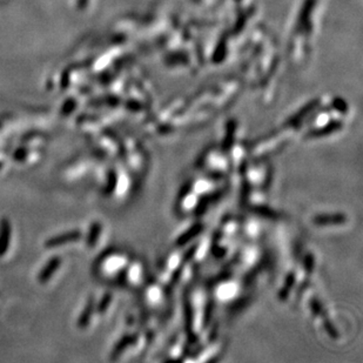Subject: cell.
<instances>
[{
	"label": "cell",
	"instance_id": "obj_4",
	"mask_svg": "<svg viewBox=\"0 0 363 363\" xmlns=\"http://www.w3.org/2000/svg\"><path fill=\"white\" fill-rule=\"evenodd\" d=\"M343 220V216H318L315 218V224L326 225V224H338L339 221Z\"/></svg>",
	"mask_w": 363,
	"mask_h": 363
},
{
	"label": "cell",
	"instance_id": "obj_2",
	"mask_svg": "<svg viewBox=\"0 0 363 363\" xmlns=\"http://www.w3.org/2000/svg\"><path fill=\"white\" fill-rule=\"evenodd\" d=\"M10 225L8 221H2L0 226V255L4 254L5 250H7L8 240H10Z\"/></svg>",
	"mask_w": 363,
	"mask_h": 363
},
{
	"label": "cell",
	"instance_id": "obj_1",
	"mask_svg": "<svg viewBox=\"0 0 363 363\" xmlns=\"http://www.w3.org/2000/svg\"><path fill=\"white\" fill-rule=\"evenodd\" d=\"M80 233L78 232H72L68 234H64V235H59L57 238L51 239L46 244L47 247H53V246H60L64 244H67V242H72L73 240H78L80 238Z\"/></svg>",
	"mask_w": 363,
	"mask_h": 363
},
{
	"label": "cell",
	"instance_id": "obj_3",
	"mask_svg": "<svg viewBox=\"0 0 363 363\" xmlns=\"http://www.w3.org/2000/svg\"><path fill=\"white\" fill-rule=\"evenodd\" d=\"M59 263H60L59 257H54V259H51V261L47 263V266H46L45 269H44V271L39 275L40 282H46V281H47L49 277H51V275L54 273L55 269L58 268Z\"/></svg>",
	"mask_w": 363,
	"mask_h": 363
}]
</instances>
